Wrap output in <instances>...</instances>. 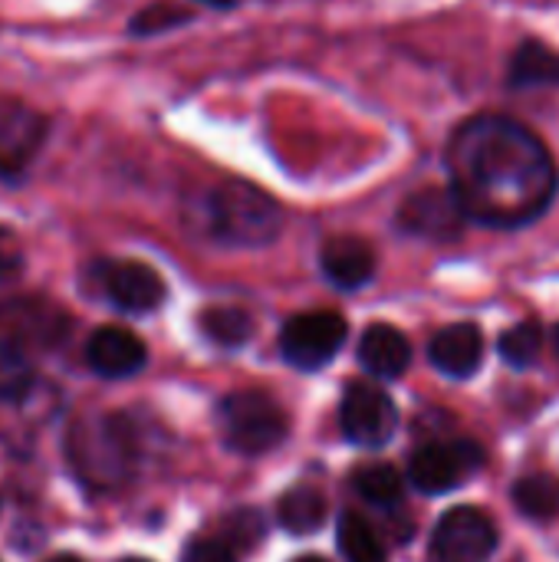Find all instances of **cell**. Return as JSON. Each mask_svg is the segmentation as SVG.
<instances>
[{"label": "cell", "instance_id": "44dd1931", "mask_svg": "<svg viewBox=\"0 0 559 562\" xmlns=\"http://www.w3.org/2000/svg\"><path fill=\"white\" fill-rule=\"evenodd\" d=\"M201 329L208 339H214L217 346L224 349H237L250 339L254 333V319L237 310V306H214V310H204L201 313Z\"/></svg>", "mask_w": 559, "mask_h": 562}, {"label": "cell", "instance_id": "30bf717a", "mask_svg": "<svg viewBox=\"0 0 559 562\" xmlns=\"http://www.w3.org/2000/svg\"><path fill=\"white\" fill-rule=\"evenodd\" d=\"M99 283L122 313H152L165 300V280L142 260H109L99 267Z\"/></svg>", "mask_w": 559, "mask_h": 562}, {"label": "cell", "instance_id": "83f0119b", "mask_svg": "<svg viewBox=\"0 0 559 562\" xmlns=\"http://www.w3.org/2000/svg\"><path fill=\"white\" fill-rule=\"evenodd\" d=\"M49 562H82V560H76V557H53Z\"/></svg>", "mask_w": 559, "mask_h": 562}, {"label": "cell", "instance_id": "2e32d148", "mask_svg": "<svg viewBox=\"0 0 559 562\" xmlns=\"http://www.w3.org/2000/svg\"><path fill=\"white\" fill-rule=\"evenodd\" d=\"M277 517H280V527L290 530L293 537L316 533L326 520V497L316 487H293L283 494Z\"/></svg>", "mask_w": 559, "mask_h": 562}, {"label": "cell", "instance_id": "4316f807", "mask_svg": "<svg viewBox=\"0 0 559 562\" xmlns=\"http://www.w3.org/2000/svg\"><path fill=\"white\" fill-rule=\"evenodd\" d=\"M191 3H201V7H211V10H234L241 0H191Z\"/></svg>", "mask_w": 559, "mask_h": 562}, {"label": "cell", "instance_id": "ba28073f", "mask_svg": "<svg viewBox=\"0 0 559 562\" xmlns=\"http://www.w3.org/2000/svg\"><path fill=\"white\" fill-rule=\"evenodd\" d=\"M49 135V119L20 99H0V178L16 181L26 175Z\"/></svg>", "mask_w": 559, "mask_h": 562}, {"label": "cell", "instance_id": "8fae6325", "mask_svg": "<svg viewBox=\"0 0 559 562\" xmlns=\"http://www.w3.org/2000/svg\"><path fill=\"white\" fill-rule=\"evenodd\" d=\"M145 342L125 326H102L89 336L86 346V362L102 379H128L145 369Z\"/></svg>", "mask_w": 559, "mask_h": 562}, {"label": "cell", "instance_id": "f1b7e54d", "mask_svg": "<svg viewBox=\"0 0 559 562\" xmlns=\"http://www.w3.org/2000/svg\"><path fill=\"white\" fill-rule=\"evenodd\" d=\"M297 562H326V560H320V557H300Z\"/></svg>", "mask_w": 559, "mask_h": 562}, {"label": "cell", "instance_id": "ffe728a7", "mask_svg": "<svg viewBox=\"0 0 559 562\" xmlns=\"http://www.w3.org/2000/svg\"><path fill=\"white\" fill-rule=\"evenodd\" d=\"M30 389H33L30 356L13 339H0V402L13 405V402L26 398Z\"/></svg>", "mask_w": 559, "mask_h": 562}, {"label": "cell", "instance_id": "9a60e30c", "mask_svg": "<svg viewBox=\"0 0 559 562\" xmlns=\"http://www.w3.org/2000/svg\"><path fill=\"white\" fill-rule=\"evenodd\" d=\"M507 86L524 89H559V49L540 40H524L507 63Z\"/></svg>", "mask_w": 559, "mask_h": 562}, {"label": "cell", "instance_id": "4dcf8cb0", "mask_svg": "<svg viewBox=\"0 0 559 562\" xmlns=\"http://www.w3.org/2000/svg\"><path fill=\"white\" fill-rule=\"evenodd\" d=\"M125 562H148V560H125Z\"/></svg>", "mask_w": 559, "mask_h": 562}, {"label": "cell", "instance_id": "d4e9b609", "mask_svg": "<svg viewBox=\"0 0 559 562\" xmlns=\"http://www.w3.org/2000/svg\"><path fill=\"white\" fill-rule=\"evenodd\" d=\"M23 273V247H20V237L0 224V283L7 280H16Z\"/></svg>", "mask_w": 559, "mask_h": 562}, {"label": "cell", "instance_id": "5bb4252c", "mask_svg": "<svg viewBox=\"0 0 559 562\" xmlns=\"http://www.w3.org/2000/svg\"><path fill=\"white\" fill-rule=\"evenodd\" d=\"M359 366L372 379H399L412 366V346L395 326L376 323L359 339Z\"/></svg>", "mask_w": 559, "mask_h": 562}, {"label": "cell", "instance_id": "cb8c5ba5", "mask_svg": "<svg viewBox=\"0 0 559 562\" xmlns=\"http://www.w3.org/2000/svg\"><path fill=\"white\" fill-rule=\"evenodd\" d=\"M194 13L185 10V7H175V3H152L145 10H138L128 23V33L132 36H158V33H168L175 26H185L191 23Z\"/></svg>", "mask_w": 559, "mask_h": 562}, {"label": "cell", "instance_id": "3957f363", "mask_svg": "<svg viewBox=\"0 0 559 562\" xmlns=\"http://www.w3.org/2000/svg\"><path fill=\"white\" fill-rule=\"evenodd\" d=\"M221 435L231 451L237 454H267L287 438V415L283 408L264 392H234L217 408Z\"/></svg>", "mask_w": 559, "mask_h": 562}, {"label": "cell", "instance_id": "484cf974", "mask_svg": "<svg viewBox=\"0 0 559 562\" xmlns=\"http://www.w3.org/2000/svg\"><path fill=\"white\" fill-rule=\"evenodd\" d=\"M181 562H237L234 560V550L224 543V540H194L188 543Z\"/></svg>", "mask_w": 559, "mask_h": 562}, {"label": "cell", "instance_id": "f546056e", "mask_svg": "<svg viewBox=\"0 0 559 562\" xmlns=\"http://www.w3.org/2000/svg\"><path fill=\"white\" fill-rule=\"evenodd\" d=\"M557 356H559V329H557Z\"/></svg>", "mask_w": 559, "mask_h": 562}, {"label": "cell", "instance_id": "4fadbf2b", "mask_svg": "<svg viewBox=\"0 0 559 562\" xmlns=\"http://www.w3.org/2000/svg\"><path fill=\"white\" fill-rule=\"evenodd\" d=\"M428 359L432 366L448 375V379H468L481 369L484 359V336L474 323H455L445 326L441 333L432 336L428 346Z\"/></svg>", "mask_w": 559, "mask_h": 562}, {"label": "cell", "instance_id": "8992f818", "mask_svg": "<svg viewBox=\"0 0 559 562\" xmlns=\"http://www.w3.org/2000/svg\"><path fill=\"white\" fill-rule=\"evenodd\" d=\"M484 464V451L471 441H435L412 454L409 481L422 494H448L461 487Z\"/></svg>", "mask_w": 559, "mask_h": 562}, {"label": "cell", "instance_id": "e0dca14e", "mask_svg": "<svg viewBox=\"0 0 559 562\" xmlns=\"http://www.w3.org/2000/svg\"><path fill=\"white\" fill-rule=\"evenodd\" d=\"M336 543H339V553L346 557V562H385L382 537L359 514H343L339 530H336Z\"/></svg>", "mask_w": 559, "mask_h": 562}, {"label": "cell", "instance_id": "6da1fadb", "mask_svg": "<svg viewBox=\"0 0 559 562\" xmlns=\"http://www.w3.org/2000/svg\"><path fill=\"white\" fill-rule=\"evenodd\" d=\"M448 188L471 224L517 231L540 221L559 194L550 145L521 119L478 112L445 145Z\"/></svg>", "mask_w": 559, "mask_h": 562}, {"label": "cell", "instance_id": "52a82bcc", "mask_svg": "<svg viewBox=\"0 0 559 562\" xmlns=\"http://www.w3.org/2000/svg\"><path fill=\"white\" fill-rule=\"evenodd\" d=\"M343 435L356 448H382L392 441L399 428V408L395 402L372 382H353L339 405Z\"/></svg>", "mask_w": 559, "mask_h": 562}, {"label": "cell", "instance_id": "7a4b0ae2", "mask_svg": "<svg viewBox=\"0 0 559 562\" xmlns=\"http://www.w3.org/2000/svg\"><path fill=\"white\" fill-rule=\"evenodd\" d=\"M208 234L224 247L257 250L280 237L283 231V207L264 188L231 178L204 191L201 201Z\"/></svg>", "mask_w": 559, "mask_h": 562}, {"label": "cell", "instance_id": "603a6c76", "mask_svg": "<svg viewBox=\"0 0 559 562\" xmlns=\"http://www.w3.org/2000/svg\"><path fill=\"white\" fill-rule=\"evenodd\" d=\"M544 349V329L540 323H517L501 336V359L514 369H527L540 359Z\"/></svg>", "mask_w": 559, "mask_h": 562}, {"label": "cell", "instance_id": "7402d4cb", "mask_svg": "<svg viewBox=\"0 0 559 562\" xmlns=\"http://www.w3.org/2000/svg\"><path fill=\"white\" fill-rule=\"evenodd\" d=\"M0 316L7 319V326L33 336V339H53V333H63V316L56 310H49L40 300L30 303H10L7 310H0Z\"/></svg>", "mask_w": 559, "mask_h": 562}, {"label": "cell", "instance_id": "9c48e42d", "mask_svg": "<svg viewBox=\"0 0 559 562\" xmlns=\"http://www.w3.org/2000/svg\"><path fill=\"white\" fill-rule=\"evenodd\" d=\"M395 224L412 234V237H425V240H458L468 214L461 211L458 198L451 194V188H422L415 194H409L395 214Z\"/></svg>", "mask_w": 559, "mask_h": 562}, {"label": "cell", "instance_id": "5b68a950", "mask_svg": "<svg viewBox=\"0 0 559 562\" xmlns=\"http://www.w3.org/2000/svg\"><path fill=\"white\" fill-rule=\"evenodd\" d=\"M494 550H497L494 520L478 507H455L438 520L428 557L432 562H488Z\"/></svg>", "mask_w": 559, "mask_h": 562}, {"label": "cell", "instance_id": "d6986e66", "mask_svg": "<svg viewBox=\"0 0 559 562\" xmlns=\"http://www.w3.org/2000/svg\"><path fill=\"white\" fill-rule=\"evenodd\" d=\"M353 484L359 497L372 507H395L402 501V474L389 464H366L353 474Z\"/></svg>", "mask_w": 559, "mask_h": 562}, {"label": "cell", "instance_id": "7c38bea8", "mask_svg": "<svg viewBox=\"0 0 559 562\" xmlns=\"http://www.w3.org/2000/svg\"><path fill=\"white\" fill-rule=\"evenodd\" d=\"M323 277L339 290H359L376 277V250L356 234L329 237L320 250Z\"/></svg>", "mask_w": 559, "mask_h": 562}, {"label": "cell", "instance_id": "277c9868", "mask_svg": "<svg viewBox=\"0 0 559 562\" xmlns=\"http://www.w3.org/2000/svg\"><path fill=\"white\" fill-rule=\"evenodd\" d=\"M349 336V326L339 313L333 310H313V313H300L293 316L283 333H280V349L283 359L303 372H316L323 366H329L336 359V352L343 349Z\"/></svg>", "mask_w": 559, "mask_h": 562}, {"label": "cell", "instance_id": "ac0fdd59", "mask_svg": "<svg viewBox=\"0 0 559 562\" xmlns=\"http://www.w3.org/2000/svg\"><path fill=\"white\" fill-rule=\"evenodd\" d=\"M514 504L530 520H554L559 517V481L550 474L521 477L514 487Z\"/></svg>", "mask_w": 559, "mask_h": 562}]
</instances>
